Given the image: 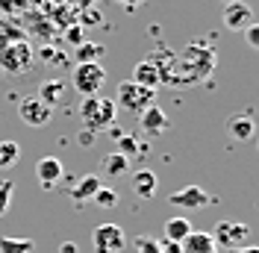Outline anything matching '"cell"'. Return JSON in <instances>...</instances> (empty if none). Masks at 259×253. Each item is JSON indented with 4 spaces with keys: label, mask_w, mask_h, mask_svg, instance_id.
Here are the masks:
<instances>
[{
    "label": "cell",
    "mask_w": 259,
    "mask_h": 253,
    "mask_svg": "<svg viewBox=\"0 0 259 253\" xmlns=\"http://www.w3.org/2000/svg\"><path fill=\"white\" fill-rule=\"evenodd\" d=\"M256 133V124H253V115L250 112H239V115H230L227 118V136L236 139V142H247L253 139Z\"/></svg>",
    "instance_id": "4fadbf2b"
},
{
    "label": "cell",
    "mask_w": 259,
    "mask_h": 253,
    "mask_svg": "<svg viewBox=\"0 0 259 253\" xmlns=\"http://www.w3.org/2000/svg\"><path fill=\"white\" fill-rule=\"evenodd\" d=\"M224 3H230V0H224Z\"/></svg>",
    "instance_id": "e575fe53"
},
{
    "label": "cell",
    "mask_w": 259,
    "mask_h": 253,
    "mask_svg": "<svg viewBox=\"0 0 259 253\" xmlns=\"http://www.w3.org/2000/svg\"><path fill=\"white\" fill-rule=\"evenodd\" d=\"M95 133H92V130H82L80 136H77V142H80V147H92V144H95Z\"/></svg>",
    "instance_id": "f1b7e54d"
},
{
    "label": "cell",
    "mask_w": 259,
    "mask_h": 253,
    "mask_svg": "<svg viewBox=\"0 0 259 253\" xmlns=\"http://www.w3.org/2000/svg\"><path fill=\"white\" fill-rule=\"evenodd\" d=\"M71 82L82 97H95L106 82V68L100 62H77L74 74H71Z\"/></svg>",
    "instance_id": "3957f363"
},
{
    "label": "cell",
    "mask_w": 259,
    "mask_h": 253,
    "mask_svg": "<svg viewBox=\"0 0 259 253\" xmlns=\"http://www.w3.org/2000/svg\"><path fill=\"white\" fill-rule=\"evenodd\" d=\"M62 95H65V86L59 82V79H45L41 86H38V100H45L48 106H56L59 100H62Z\"/></svg>",
    "instance_id": "d6986e66"
},
{
    "label": "cell",
    "mask_w": 259,
    "mask_h": 253,
    "mask_svg": "<svg viewBox=\"0 0 259 253\" xmlns=\"http://www.w3.org/2000/svg\"><path fill=\"white\" fill-rule=\"evenodd\" d=\"M18 159H21L18 142H0V168H12L18 165Z\"/></svg>",
    "instance_id": "603a6c76"
},
{
    "label": "cell",
    "mask_w": 259,
    "mask_h": 253,
    "mask_svg": "<svg viewBox=\"0 0 259 253\" xmlns=\"http://www.w3.org/2000/svg\"><path fill=\"white\" fill-rule=\"evenodd\" d=\"M59 253H77V244L74 241H62L59 244Z\"/></svg>",
    "instance_id": "1f68e13d"
},
{
    "label": "cell",
    "mask_w": 259,
    "mask_h": 253,
    "mask_svg": "<svg viewBox=\"0 0 259 253\" xmlns=\"http://www.w3.org/2000/svg\"><path fill=\"white\" fill-rule=\"evenodd\" d=\"M168 124H171V121H168L165 109L156 106V103H150L147 109L139 112V126H142V133H147V136H159V133H165Z\"/></svg>",
    "instance_id": "7c38bea8"
},
{
    "label": "cell",
    "mask_w": 259,
    "mask_h": 253,
    "mask_svg": "<svg viewBox=\"0 0 259 253\" xmlns=\"http://www.w3.org/2000/svg\"><path fill=\"white\" fill-rule=\"evenodd\" d=\"M68 38H71V41H77V45H82V38H80V30H71V32H68Z\"/></svg>",
    "instance_id": "d6a6232c"
},
{
    "label": "cell",
    "mask_w": 259,
    "mask_h": 253,
    "mask_svg": "<svg viewBox=\"0 0 259 253\" xmlns=\"http://www.w3.org/2000/svg\"><path fill=\"white\" fill-rule=\"evenodd\" d=\"M103 53H106L103 45H89V41H82L80 48H77V62H100Z\"/></svg>",
    "instance_id": "cb8c5ba5"
},
{
    "label": "cell",
    "mask_w": 259,
    "mask_h": 253,
    "mask_svg": "<svg viewBox=\"0 0 259 253\" xmlns=\"http://www.w3.org/2000/svg\"><path fill=\"white\" fill-rule=\"evenodd\" d=\"M133 82H139V86H145V89H159L162 86V74L159 68L150 62V59H142V62L136 65V71H133Z\"/></svg>",
    "instance_id": "9a60e30c"
},
{
    "label": "cell",
    "mask_w": 259,
    "mask_h": 253,
    "mask_svg": "<svg viewBox=\"0 0 259 253\" xmlns=\"http://www.w3.org/2000/svg\"><path fill=\"white\" fill-rule=\"evenodd\" d=\"M180 250H183V253H218V247H215V241H212L209 233L192 230L189 236L180 241Z\"/></svg>",
    "instance_id": "5bb4252c"
},
{
    "label": "cell",
    "mask_w": 259,
    "mask_h": 253,
    "mask_svg": "<svg viewBox=\"0 0 259 253\" xmlns=\"http://www.w3.org/2000/svg\"><path fill=\"white\" fill-rule=\"evenodd\" d=\"M227 253H259V247H250V244H242V247H233Z\"/></svg>",
    "instance_id": "4dcf8cb0"
},
{
    "label": "cell",
    "mask_w": 259,
    "mask_h": 253,
    "mask_svg": "<svg viewBox=\"0 0 259 253\" xmlns=\"http://www.w3.org/2000/svg\"><path fill=\"white\" fill-rule=\"evenodd\" d=\"M18 118L30 126H45V124H50V118H53V106H48V103L38 100V97H24V100L18 103Z\"/></svg>",
    "instance_id": "ba28073f"
},
{
    "label": "cell",
    "mask_w": 259,
    "mask_h": 253,
    "mask_svg": "<svg viewBox=\"0 0 259 253\" xmlns=\"http://www.w3.org/2000/svg\"><path fill=\"white\" fill-rule=\"evenodd\" d=\"M12 194H15V183H12V180H0V215L9 212Z\"/></svg>",
    "instance_id": "484cf974"
},
{
    "label": "cell",
    "mask_w": 259,
    "mask_h": 253,
    "mask_svg": "<svg viewBox=\"0 0 259 253\" xmlns=\"http://www.w3.org/2000/svg\"><path fill=\"white\" fill-rule=\"evenodd\" d=\"M253 24V9L242 0H230L224 6V27L227 30H244Z\"/></svg>",
    "instance_id": "8fae6325"
},
{
    "label": "cell",
    "mask_w": 259,
    "mask_h": 253,
    "mask_svg": "<svg viewBox=\"0 0 259 253\" xmlns=\"http://www.w3.org/2000/svg\"><path fill=\"white\" fill-rule=\"evenodd\" d=\"M115 142H118V153H121V156H127V159L139 156V153H145V144L139 142L136 136H130V133H121Z\"/></svg>",
    "instance_id": "7402d4cb"
},
{
    "label": "cell",
    "mask_w": 259,
    "mask_h": 253,
    "mask_svg": "<svg viewBox=\"0 0 259 253\" xmlns=\"http://www.w3.org/2000/svg\"><path fill=\"white\" fill-rule=\"evenodd\" d=\"M92 244L95 253H121L127 247V236L118 224H97L92 233Z\"/></svg>",
    "instance_id": "52a82bcc"
},
{
    "label": "cell",
    "mask_w": 259,
    "mask_h": 253,
    "mask_svg": "<svg viewBox=\"0 0 259 253\" xmlns=\"http://www.w3.org/2000/svg\"><path fill=\"white\" fill-rule=\"evenodd\" d=\"M0 68L6 74H27L32 68V48L30 41H12L0 53Z\"/></svg>",
    "instance_id": "8992f818"
},
{
    "label": "cell",
    "mask_w": 259,
    "mask_h": 253,
    "mask_svg": "<svg viewBox=\"0 0 259 253\" xmlns=\"http://www.w3.org/2000/svg\"><path fill=\"white\" fill-rule=\"evenodd\" d=\"M115 115H118V106H115V100L109 97H82V106H80V118L85 130H109L115 124Z\"/></svg>",
    "instance_id": "7a4b0ae2"
},
{
    "label": "cell",
    "mask_w": 259,
    "mask_h": 253,
    "mask_svg": "<svg viewBox=\"0 0 259 253\" xmlns=\"http://www.w3.org/2000/svg\"><path fill=\"white\" fill-rule=\"evenodd\" d=\"M215 59H218V56H215V48H212L209 41L197 38V41H192L180 56H174L171 71H168V77H165V86L189 89L194 82H203V79L212 74Z\"/></svg>",
    "instance_id": "6da1fadb"
},
{
    "label": "cell",
    "mask_w": 259,
    "mask_h": 253,
    "mask_svg": "<svg viewBox=\"0 0 259 253\" xmlns=\"http://www.w3.org/2000/svg\"><path fill=\"white\" fill-rule=\"evenodd\" d=\"M100 171L106 177H121L130 171V159L121 156V153H106V156L100 159Z\"/></svg>",
    "instance_id": "ac0fdd59"
},
{
    "label": "cell",
    "mask_w": 259,
    "mask_h": 253,
    "mask_svg": "<svg viewBox=\"0 0 259 253\" xmlns=\"http://www.w3.org/2000/svg\"><path fill=\"white\" fill-rule=\"evenodd\" d=\"M62 177H65V168L56 156H41L35 162V180H38L41 189H53Z\"/></svg>",
    "instance_id": "30bf717a"
},
{
    "label": "cell",
    "mask_w": 259,
    "mask_h": 253,
    "mask_svg": "<svg viewBox=\"0 0 259 253\" xmlns=\"http://www.w3.org/2000/svg\"><path fill=\"white\" fill-rule=\"evenodd\" d=\"M118 3H124V6H130V9H133V6H136V3H142V0H118Z\"/></svg>",
    "instance_id": "836d02e7"
},
{
    "label": "cell",
    "mask_w": 259,
    "mask_h": 253,
    "mask_svg": "<svg viewBox=\"0 0 259 253\" xmlns=\"http://www.w3.org/2000/svg\"><path fill=\"white\" fill-rule=\"evenodd\" d=\"M168 203L183 206V209H206L212 203V197L200 186H183V189H177L168 197Z\"/></svg>",
    "instance_id": "9c48e42d"
},
{
    "label": "cell",
    "mask_w": 259,
    "mask_h": 253,
    "mask_svg": "<svg viewBox=\"0 0 259 253\" xmlns=\"http://www.w3.org/2000/svg\"><path fill=\"white\" fill-rule=\"evenodd\" d=\"M244 41H247L250 48H259V24H250V27H244Z\"/></svg>",
    "instance_id": "83f0119b"
},
{
    "label": "cell",
    "mask_w": 259,
    "mask_h": 253,
    "mask_svg": "<svg viewBox=\"0 0 259 253\" xmlns=\"http://www.w3.org/2000/svg\"><path fill=\"white\" fill-rule=\"evenodd\" d=\"M92 200H95L100 209H115V206H118V191L115 189H103V186H100V189L95 191Z\"/></svg>",
    "instance_id": "d4e9b609"
},
{
    "label": "cell",
    "mask_w": 259,
    "mask_h": 253,
    "mask_svg": "<svg viewBox=\"0 0 259 253\" xmlns=\"http://www.w3.org/2000/svg\"><path fill=\"white\" fill-rule=\"evenodd\" d=\"M153 97H156L153 89H145V86H139V82L127 79V82L118 86V100H115V106H121V109L136 112V115H139L142 109H147V106L153 103Z\"/></svg>",
    "instance_id": "277c9868"
},
{
    "label": "cell",
    "mask_w": 259,
    "mask_h": 253,
    "mask_svg": "<svg viewBox=\"0 0 259 253\" xmlns=\"http://www.w3.org/2000/svg\"><path fill=\"white\" fill-rule=\"evenodd\" d=\"M209 236H212V241H215L218 250H233V247H242L244 241L250 238V227H247V224H239V221L236 224L233 221H218Z\"/></svg>",
    "instance_id": "5b68a950"
},
{
    "label": "cell",
    "mask_w": 259,
    "mask_h": 253,
    "mask_svg": "<svg viewBox=\"0 0 259 253\" xmlns=\"http://www.w3.org/2000/svg\"><path fill=\"white\" fill-rule=\"evenodd\" d=\"M136 247H139V253H159V241L150 238V236H145V238L136 241Z\"/></svg>",
    "instance_id": "4316f807"
},
{
    "label": "cell",
    "mask_w": 259,
    "mask_h": 253,
    "mask_svg": "<svg viewBox=\"0 0 259 253\" xmlns=\"http://www.w3.org/2000/svg\"><path fill=\"white\" fill-rule=\"evenodd\" d=\"M32 250H35L32 238H12V236L0 238V253H32Z\"/></svg>",
    "instance_id": "44dd1931"
},
{
    "label": "cell",
    "mask_w": 259,
    "mask_h": 253,
    "mask_svg": "<svg viewBox=\"0 0 259 253\" xmlns=\"http://www.w3.org/2000/svg\"><path fill=\"white\" fill-rule=\"evenodd\" d=\"M97 189H100V177H97V174H85V177H80V180H77V186L71 189V200H77V203L92 200Z\"/></svg>",
    "instance_id": "2e32d148"
},
{
    "label": "cell",
    "mask_w": 259,
    "mask_h": 253,
    "mask_svg": "<svg viewBox=\"0 0 259 253\" xmlns=\"http://www.w3.org/2000/svg\"><path fill=\"white\" fill-rule=\"evenodd\" d=\"M133 191L142 197V200H150L156 194V174L153 171H139L133 177Z\"/></svg>",
    "instance_id": "e0dca14e"
},
{
    "label": "cell",
    "mask_w": 259,
    "mask_h": 253,
    "mask_svg": "<svg viewBox=\"0 0 259 253\" xmlns=\"http://www.w3.org/2000/svg\"><path fill=\"white\" fill-rule=\"evenodd\" d=\"M192 233V224L189 218H168L165 221V241H183V238Z\"/></svg>",
    "instance_id": "ffe728a7"
},
{
    "label": "cell",
    "mask_w": 259,
    "mask_h": 253,
    "mask_svg": "<svg viewBox=\"0 0 259 253\" xmlns=\"http://www.w3.org/2000/svg\"><path fill=\"white\" fill-rule=\"evenodd\" d=\"M159 253H183L177 241H159Z\"/></svg>",
    "instance_id": "f546056e"
}]
</instances>
